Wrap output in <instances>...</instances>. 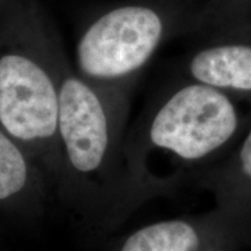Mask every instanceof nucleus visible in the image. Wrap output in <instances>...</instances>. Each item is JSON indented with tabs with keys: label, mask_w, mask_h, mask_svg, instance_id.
<instances>
[{
	"label": "nucleus",
	"mask_w": 251,
	"mask_h": 251,
	"mask_svg": "<svg viewBox=\"0 0 251 251\" xmlns=\"http://www.w3.org/2000/svg\"><path fill=\"white\" fill-rule=\"evenodd\" d=\"M54 70L58 94V133L72 166L80 172L99 168L107 151L109 126L98 90L67 67ZM54 75V74H52Z\"/></svg>",
	"instance_id": "nucleus-4"
},
{
	"label": "nucleus",
	"mask_w": 251,
	"mask_h": 251,
	"mask_svg": "<svg viewBox=\"0 0 251 251\" xmlns=\"http://www.w3.org/2000/svg\"><path fill=\"white\" fill-rule=\"evenodd\" d=\"M236 129V109L226 92L188 80L157 111L149 137L153 146L192 161L221 148Z\"/></svg>",
	"instance_id": "nucleus-2"
},
{
	"label": "nucleus",
	"mask_w": 251,
	"mask_h": 251,
	"mask_svg": "<svg viewBox=\"0 0 251 251\" xmlns=\"http://www.w3.org/2000/svg\"><path fill=\"white\" fill-rule=\"evenodd\" d=\"M27 165L23 153L4 131L0 130V200L23 190Z\"/></svg>",
	"instance_id": "nucleus-7"
},
{
	"label": "nucleus",
	"mask_w": 251,
	"mask_h": 251,
	"mask_svg": "<svg viewBox=\"0 0 251 251\" xmlns=\"http://www.w3.org/2000/svg\"><path fill=\"white\" fill-rule=\"evenodd\" d=\"M0 124L23 141L58 131L57 84L49 65L20 52L0 57Z\"/></svg>",
	"instance_id": "nucleus-3"
},
{
	"label": "nucleus",
	"mask_w": 251,
	"mask_h": 251,
	"mask_svg": "<svg viewBox=\"0 0 251 251\" xmlns=\"http://www.w3.org/2000/svg\"><path fill=\"white\" fill-rule=\"evenodd\" d=\"M199 236L184 221L159 222L140 229L126 241L121 251H198Z\"/></svg>",
	"instance_id": "nucleus-6"
},
{
	"label": "nucleus",
	"mask_w": 251,
	"mask_h": 251,
	"mask_svg": "<svg viewBox=\"0 0 251 251\" xmlns=\"http://www.w3.org/2000/svg\"><path fill=\"white\" fill-rule=\"evenodd\" d=\"M208 36L185 63L188 79L224 92L251 91V45L222 34Z\"/></svg>",
	"instance_id": "nucleus-5"
},
{
	"label": "nucleus",
	"mask_w": 251,
	"mask_h": 251,
	"mask_svg": "<svg viewBox=\"0 0 251 251\" xmlns=\"http://www.w3.org/2000/svg\"><path fill=\"white\" fill-rule=\"evenodd\" d=\"M240 159L244 174L251 178V130L244 141L242 149H241Z\"/></svg>",
	"instance_id": "nucleus-8"
},
{
	"label": "nucleus",
	"mask_w": 251,
	"mask_h": 251,
	"mask_svg": "<svg viewBox=\"0 0 251 251\" xmlns=\"http://www.w3.org/2000/svg\"><path fill=\"white\" fill-rule=\"evenodd\" d=\"M181 20L179 8L166 0H133L107 9L78 40V72L94 87L126 85L141 74Z\"/></svg>",
	"instance_id": "nucleus-1"
}]
</instances>
